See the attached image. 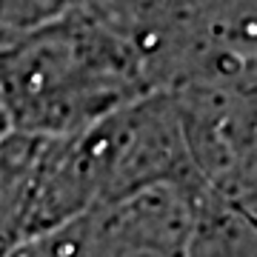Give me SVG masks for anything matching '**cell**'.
<instances>
[{
    "label": "cell",
    "instance_id": "cell-1",
    "mask_svg": "<svg viewBox=\"0 0 257 257\" xmlns=\"http://www.w3.org/2000/svg\"><path fill=\"white\" fill-rule=\"evenodd\" d=\"M152 92L135 43L100 3L0 49V117L9 135L69 138Z\"/></svg>",
    "mask_w": 257,
    "mask_h": 257
},
{
    "label": "cell",
    "instance_id": "cell-2",
    "mask_svg": "<svg viewBox=\"0 0 257 257\" xmlns=\"http://www.w3.org/2000/svg\"><path fill=\"white\" fill-rule=\"evenodd\" d=\"M194 183L169 92H152L77 135L40 140L23 243L157 186Z\"/></svg>",
    "mask_w": 257,
    "mask_h": 257
},
{
    "label": "cell",
    "instance_id": "cell-3",
    "mask_svg": "<svg viewBox=\"0 0 257 257\" xmlns=\"http://www.w3.org/2000/svg\"><path fill=\"white\" fill-rule=\"evenodd\" d=\"M169 94L194 183L254 211V74L197 80Z\"/></svg>",
    "mask_w": 257,
    "mask_h": 257
},
{
    "label": "cell",
    "instance_id": "cell-4",
    "mask_svg": "<svg viewBox=\"0 0 257 257\" xmlns=\"http://www.w3.org/2000/svg\"><path fill=\"white\" fill-rule=\"evenodd\" d=\"M180 257H257L254 211L214 197L194 183Z\"/></svg>",
    "mask_w": 257,
    "mask_h": 257
},
{
    "label": "cell",
    "instance_id": "cell-5",
    "mask_svg": "<svg viewBox=\"0 0 257 257\" xmlns=\"http://www.w3.org/2000/svg\"><path fill=\"white\" fill-rule=\"evenodd\" d=\"M97 3L100 0H0V49L12 46L15 40L52 20H60Z\"/></svg>",
    "mask_w": 257,
    "mask_h": 257
},
{
    "label": "cell",
    "instance_id": "cell-6",
    "mask_svg": "<svg viewBox=\"0 0 257 257\" xmlns=\"http://www.w3.org/2000/svg\"><path fill=\"white\" fill-rule=\"evenodd\" d=\"M6 135H9V132H6V123H3V117H0V140L6 138Z\"/></svg>",
    "mask_w": 257,
    "mask_h": 257
}]
</instances>
